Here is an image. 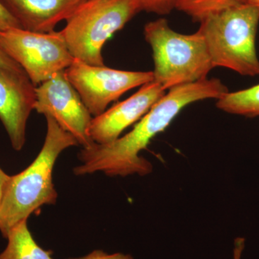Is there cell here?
Here are the masks:
<instances>
[{
  "mask_svg": "<svg viewBox=\"0 0 259 259\" xmlns=\"http://www.w3.org/2000/svg\"><path fill=\"white\" fill-rule=\"evenodd\" d=\"M226 85L218 79H205L180 85L168 90L159 100L122 137L107 144L94 143L83 148L78 154L81 161L75 167V175L102 171L109 177L146 176L153 171V165L140 156L151 140L170 125L182 109L193 102L218 99L228 93Z\"/></svg>",
  "mask_w": 259,
  "mask_h": 259,
  "instance_id": "cell-1",
  "label": "cell"
},
{
  "mask_svg": "<svg viewBox=\"0 0 259 259\" xmlns=\"http://www.w3.org/2000/svg\"><path fill=\"white\" fill-rule=\"evenodd\" d=\"M47 132L44 146L35 159L25 170L10 176L0 204V232L7 238L13 227L45 204L58 198L53 183V170L59 155L78 146L77 141L64 131L52 117L46 116Z\"/></svg>",
  "mask_w": 259,
  "mask_h": 259,
  "instance_id": "cell-2",
  "label": "cell"
},
{
  "mask_svg": "<svg viewBox=\"0 0 259 259\" xmlns=\"http://www.w3.org/2000/svg\"><path fill=\"white\" fill-rule=\"evenodd\" d=\"M259 7L235 5L207 16L200 22L213 67H224L243 76L259 75L255 37Z\"/></svg>",
  "mask_w": 259,
  "mask_h": 259,
  "instance_id": "cell-3",
  "label": "cell"
},
{
  "mask_svg": "<svg viewBox=\"0 0 259 259\" xmlns=\"http://www.w3.org/2000/svg\"><path fill=\"white\" fill-rule=\"evenodd\" d=\"M144 37L153 51V81L164 90L207 79L213 69L203 35L180 33L159 18L144 26Z\"/></svg>",
  "mask_w": 259,
  "mask_h": 259,
  "instance_id": "cell-4",
  "label": "cell"
},
{
  "mask_svg": "<svg viewBox=\"0 0 259 259\" xmlns=\"http://www.w3.org/2000/svg\"><path fill=\"white\" fill-rule=\"evenodd\" d=\"M139 9L134 0H89L80 3L66 19L61 34L75 59L105 66L102 48Z\"/></svg>",
  "mask_w": 259,
  "mask_h": 259,
  "instance_id": "cell-5",
  "label": "cell"
},
{
  "mask_svg": "<svg viewBox=\"0 0 259 259\" xmlns=\"http://www.w3.org/2000/svg\"><path fill=\"white\" fill-rule=\"evenodd\" d=\"M0 44L35 86L65 71L74 61L61 31L9 29L0 31Z\"/></svg>",
  "mask_w": 259,
  "mask_h": 259,
  "instance_id": "cell-6",
  "label": "cell"
},
{
  "mask_svg": "<svg viewBox=\"0 0 259 259\" xmlns=\"http://www.w3.org/2000/svg\"><path fill=\"white\" fill-rule=\"evenodd\" d=\"M65 73L93 117L129 90L153 81V71H122L75 59Z\"/></svg>",
  "mask_w": 259,
  "mask_h": 259,
  "instance_id": "cell-7",
  "label": "cell"
},
{
  "mask_svg": "<svg viewBox=\"0 0 259 259\" xmlns=\"http://www.w3.org/2000/svg\"><path fill=\"white\" fill-rule=\"evenodd\" d=\"M37 113L52 117L78 144L88 148L94 144L89 131L93 117L76 90L60 71L36 87L35 108Z\"/></svg>",
  "mask_w": 259,
  "mask_h": 259,
  "instance_id": "cell-8",
  "label": "cell"
},
{
  "mask_svg": "<svg viewBox=\"0 0 259 259\" xmlns=\"http://www.w3.org/2000/svg\"><path fill=\"white\" fill-rule=\"evenodd\" d=\"M36 87L23 69L0 67V120L17 151L25 144L27 122L36 102Z\"/></svg>",
  "mask_w": 259,
  "mask_h": 259,
  "instance_id": "cell-9",
  "label": "cell"
},
{
  "mask_svg": "<svg viewBox=\"0 0 259 259\" xmlns=\"http://www.w3.org/2000/svg\"><path fill=\"white\" fill-rule=\"evenodd\" d=\"M165 95L166 90L155 81L143 85L129 98L93 117L89 131L90 138L97 144L113 142L126 128L141 120Z\"/></svg>",
  "mask_w": 259,
  "mask_h": 259,
  "instance_id": "cell-10",
  "label": "cell"
},
{
  "mask_svg": "<svg viewBox=\"0 0 259 259\" xmlns=\"http://www.w3.org/2000/svg\"><path fill=\"white\" fill-rule=\"evenodd\" d=\"M24 30L54 31L81 3V0H0Z\"/></svg>",
  "mask_w": 259,
  "mask_h": 259,
  "instance_id": "cell-11",
  "label": "cell"
},
{
  "mask_svg": "<svg viewBox=\"0 0 259 259\" xmlns=\"http://www.w3.org/2000/svg\"><path fill=\"white\" fill-rule=\"evenodd\" d=\"M8 245L0 253V259H54L51 252L37 244L29 231L28 220H24L10 230Z\"/></svg>",
  "mask_w": 259,
  "mask_h": 259,
  "instance_id": "cell-12",
  "label": "cell"
},
{
  "mask_svg": "<svg viewBox=\"0 0 259 259\" xmlns=\"http://www.w3.org/2000/svg\"><path fill=\"white\" fill-rule=\"evenodd\" d=\"M216 105L228 113L249 117L259 116V83L234 93L228 92L218 99Z\"/></svg>",
  "mask_w": 259,
  "mask_h": 259,
  "instance_id": "cell-13",
  "label": "cell"
},
{
  "mask_svg": "<svg viewBox=\"0 0 259 259\" xmlns=\"http://www.w3.org/2000/svg\"><path fill=\"white\" fill-rule=\"evenodd\" d=\"M242 3L243 0H180L176 8L200 23L209 15Z\"/></svg>",
  "mask_w": 259,
  "mask_h": 259,
  "instance_id": "cell-14",
  "label": "cell"
},
{
  "mask_svg": "<svg viewBox=\"0 0 259 259\" xmlns=\"http://www.w3.org/2000/svg\"><path fill=\"white\" fill-rule=\"evenodd\" d=\"M139 11L163 15L171 13L177 8L180 0H134Z\"/></svg>",
  "mask_w": 259,
  "mask_h": 259,
  "instance_id": "cell-15",
  "label": "cell"
},
{
  "mask_svg": "<svg viewBox=\"0 0 259 259\" xmlns=\"http://www.w3.org/2000/svg\"><path fill=\"white\" fill-rule=\"evenodd\" d=\"M12 28H22L18 20L13 16L0 2V31Z\"/></svg>",
  "mask_w": 259,
  "mask_h": 259,
  "instance_id": "cell-16",
  "label": "cell"
},
{
  "mask_svg": "<svg viewBox=\"0 0 259 259\" xmlns=\"http://www.w3.org/2000/svg\"><path fill=\"white\" fill-rule=\"evenodd\" d=\"M72 259H134L132 255L122 253H107L102 250H95L85 256Z\"/></svg>",
  "mask_w": 259,
  "mask_h": 259,
  "instance_id": "cell-17",
  "label": "cell"
},
{
  "mask_svg": "<svg viewBox=\"0 0 259 259\" xmlns=\"http://www.w3.org/2000/svg\"><path fill=\"white\" fill-rule=\"evenodd\" d=\"M0 67L9 68V69H20L21 66L15 62L5 51L4 48L0 44Z\"/></svg>",
  "mask_w": 259,
  "mask_h": 259,
  "instance_id": "cell-18",
  "label": "cell"
},
{
  "mask_svg": "<svg viewBox=\"0 0 259 259\" xmlns=\"http://www.w3.org/2000/svg\"><path fill=\"white\" fill-rule=\"evenodd\" d=\"M10 176L7 175L6 173L0 167V204H1L2 200H3V195L7 185L9 182Z\"/></svg>",
  "mask_w": 259,
  "mask_h": 259,
  "instance_id": "cell-19",
  "label": "cell"
},
{
  "mask_svg": "<svg viewBox=\"0 0 259 259\" xmlns=\"http://www.w3.org/2000/svg\"><path fill=\"white\" fill-rule=\"evenodd\" d=\"M244 3L259 7V0H243Z\"/></svg>",
  "mask_w": 259,
  "mask_h": 259,
  "instance_id": "cell-20",
  "label": "cell"
},
{
  "mask_svg": "<svg viewBox=\"0 0 259 259\" xmlns=\"http://www.w3.org/2000/svg\"><path fill=\"white\" fill-rule=\"evenodd\" d=\"M81 3H82V2L89 1V0H81Z\"/></svg>",
  "mask_w": 259,
  "mask_h": 259,
  "instance_id": "cell-21",
  "label": "cell"
}]
</instances>
